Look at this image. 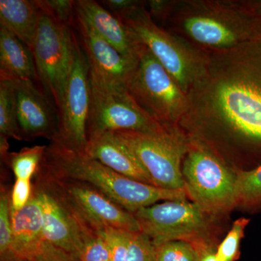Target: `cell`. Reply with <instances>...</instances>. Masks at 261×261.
<instances>
[{
    "instance_id": "d4e9b609",
    "label": "cell",
    "mask_w": 261,
    "mask_h": 261,
    "mask_svg": "<svg viewBox=\"0 0 261 261\" xmlns=\"http://www.w3.org/2000/svg\"><path fill=\"white\" fill-rule=\"evenodd\" d=\"M250 222L246 218H240L233 223L224 240L217 246L216 255L219 261H235L240 254V245L245 228Z\"/></svg>"
},
{
    "instance_id": "f1b7e54d",
    "label": "cell",
    "mask_w": 261,
    "mask_h": 261,
    "mask_svg": "<svg viewBox=\"0 0 261 261\" xmlns=\"http://www.w3.org/2000/svg\"><path fill=\"white\" fill-rule=\"evenodd\" d=\"M77 261H111L107 243L96 230L86 237Z\"/></svg>"
},
{
    "instance_id": "e0dca14e",
    "label": "cell",
    "mask_w": 261,
    "mask_h": 261,
    "mask_svg": "<svg viewBox=\"0 0 261 261\" xmlns=\"http://www.w3.org/2000/svg\"><path fill=\"white\" fill-rule=\"evenodd\" d=\"M84 152L117 173L153 185L135 156L113 132H101L89 135Z\"/></svg>"
},
{
    "instance_id": "8fae6325",
    "label": "cell",
    "mask_w": 261,
    "mask_h": 261,
    "mask_svg": "<svg viewBox=\"0 0 261 261\" xmlns=\"http://www.w3.org/2000/svg\"><path fill=\"white\" fill-rule=\"evenodd\" d=\"M91 105L89 65L80 40L75 36L74 61L58 111V137L63 145L84 151L88 140Z\"/></svg>"
},
{
    "instance_id": "f546056e",
    "label": "cell",
    "mask_w": 261,
    "mask_h": 261,
    "mask_svg": "<svg viewBox=\"0 0 261 261\" xmlns=\"http://www.w3.org/2000/svg\"><path fill=\"white\" fill-rule=\"evenodd\" d=\"M126 261H155L154 244L149 237L141 231L132 233Z\"/></svg>"
},
{
    "instance_id": "7c38bea8",
    "label": "cell",
    "mask_w": 261,
    "mask_h": 261,
    "mask_svg": "<svg viewBox=\"0 0 261 261\" xmlns=\"http://www.w3.org/2000/svg\"><path fill=\"white\" fill-rule=\"evenodd\" d=\"M33 192L41 207L46 241L77 260L86 237L92 228L72 207L47 173Z\"/></svg>"
},
{
    "instance_id": "7a4b0ae2",
    "label": "cell",
    "mask_w": 261,
    "mask_h": 261,
    "mask_svg": "<svg viewBox=\"0 0 261 261\" xmlns=\"http://www.w3.org/2000/svg\"><path fill=\"white\" fill-rule=\"evenodd\" d=\"M43 163L51 176L88 184L132 214L159 201L188 197L185 190H166L123 176L58 140L47 147Z\"/></svg>"
},
{
    "instance_id": "83f0119b",
    "label": "cell",
    "mask_w": 261,
    "mask_h": 261,
    "mask_svg": "<svg viewBox=\"0 0 261 261\" xmlns=\"http://www.w3.org/2000/svg\"><path fill=\"white\" fill-rule=\"evenodd\" d=\"M39 8L45 10L59 23L70 27L75 25V1L71 0H37Z\"/></svg>"
},
{
    "instance_id": "ba28073f",
    "label": "cell",
    "mask_w": 261,
    "mask_h": 261,
    "mask_svg": "<svg viewBox=\"0 0 261 261\" xmlns=\"http://www.w3.org/2000/svg\"><path fill=\"white\" fill-rule=\"evenodd\" d=\"M141 232L159 244L183 240L192 244L212 240L215 219L192 201L166 200L135 212Z\"/></svg>"
},
{
    "instance_id": "52a82bcc",
    "label": "cell",
    "mask_w": 261,
    "mask_h": 261,
    "mask_svg": "<svg viewBox=\"0 0 261 261\" xmlns=\"http://www.w3.org/2000/svg\"><path fill=\"white\" fill-rule=\"evenodd\" d=\"M40 9L32 50L42 89L61 103L74 61L75 34L45 10Z\"/></svg>"
},
{
    "instance_id": "9c48e42d",
    "label": "cell",
    "mask_w": 261,
    "mask_h": 261,
    "mask_svg": "<svg viewBox=\"0 0 261 261\" xmlns=\"http://www.w3.org/2000/svg\"><path fill=\"white\" fill-rule=\"evenodd\" d=\"M91 105L88 136L119 130L154 132L161 126L139 107L126 87L111 85L91 78Z\"/></svg>"
},
{
    "instance_id": "44dd1931",
    "label": "cell",
    "mask_w": 261,
    "mask_h": 261,
    "mask_svg": "<svg viewBox=\"0 0 261 261\" xmlns=\"http://www.w3.org/2000/svg\"><path fill=\"white\" fill-rule=\"evenodd\" d=\"M0 136L23 139L18 124L15 89L10 81L0 80Z\"/></svg>"
},
{
    "instance_id": "9a60e30c",
    "label": "cell",
    "mask_w": 261,
    "mask_h": 261,
    "mask_svg": "<svg viewBox=\"0 0 261 261\" xmlns=\"http://www.w3.org/2000/svg\"><path fill=\"white\" fill-rule=\"evenodd\" d=\"M11 82V81H10ZM17 113L23 138L58 137V111H55L47 94L37 82L14 81Z\"/></svg>"
},
{
    "instance_id": "3957f363",
    "label": "cell",
    "mask_w": 261,
    "mask_h": 261,
    "mask_svg": "<svg viewBox=\"0 0 261 261\" xmlns=\"http://www.w3.org/2000/svg\"><path fill=\"white\" fill-rule=\"evenodd\" d=\"M182 176L189 198L207 214L218 219L238 206L237 173L202 141L190 140Z\"/></svg>"
},
{
    "instance_id": "7402d4cb",
    "label": "cell",
    "mask_w": 261,
    "mask_h": 261,
    "mask_svg": "<svg viewBox=\"0 0 261 261\" xmlns=\"http://www.w3.org/2000/svg\"><path fill=\"white\" fill-rule=\"evenodd\" d=\"M47 148L46 146L36 145L10 153L6 162L10 163L15 178L32 179L44 161Z\"/></svg>"
},
{
    "instance_id": "30bf717a",
    "label": "cell",
    "mask_w": 261,
    "mask_h": 261,
    "mask_svg": "<svg viewBox=\"0 0 261 261\" xmlns=\"http://www.w3.org/2000/svg\"><path fill=\"white\" fill-rule=\"evenodd\" d=\"M182 15V27L195 42L216 49L250 40V27L236 5L195 3Z\"/></svg>"
},
{
    "instance_id": "6da1fadb",
    "label": "cell",
    "mask_w": 261,
    "mask_h": 261,
    "mask_svg": "<svg viewBox=\"0 0 261 261\" xmlns=\"http://www.w3.org/2000/svg\"><path fill=\"white\" fill-rule=\"evenodd\" d=\"M251 41L207 56L203 74L187 93L181 121L261 142V65Z\"/></svg>"
},
{
    "instance_id": "5b68a950",
    "label": "cell",
    "mask_w": 261,
    "mask_h": 261,
    "mask_svg": "<svg viewBox=\"0 0 261 261\" xmlns=\"http://www.w3.org/2000/svg\"><path fill=\"white\" fill-rule=\"evenodd\" d=\"M126 87L139 107L161 126H174L186 113L187 94L143 44Z\"/></svg>"
},
{
    "instance_id": "277c9868",
    "label": "cell",
    "mask_w": 261,
    "mask_h": 261,
    "mask_svg": "<svg viewBox=\"0 0 261 261\" xmlns=\"http://www.w3.org/2000/svg\"><path fill=\"white\" fill-rule=\"evenodd\" d=\"M113 133L135 156L154 186L185 190L182 163L190 140L177 128L167 126L154 132L119 130Z\"/></svg>"
},
{
    "instance_id": "d6986e66",
    "label": "cell",
    "mask_w": 261,
    "mask_h": 261,
    "mask_svg": "<svg viewBox=\"0 0 261 261\" xmlns=\"http://www.w3.org/2000/svg\"><path fill=\"white\" fill-rule=\"evenodd\" d=\"M0 80L39 82L32 49L3 27H0Z\"/></svg>"
},
{
    "instance_id": "cb8c5ba5",
    "label": "cell",
    "mask_w": 261,
    "mask_h": 261,
    "mask_svg": "<svg viewBox=\"0 0 261 261\" xmlns=\"http://www.w3.org/2000/svg\"><path fill=\"white\" fill-rule=\"evenodd\" d=\"M155 261H200L195 245L183 240H173L154 245Z\"/></svg>"
},
{
    "instance_id": "d6a6232c",
    "label": "cell",
    "mask_w": 261,
    "mask_h": 261,
    "mask_svg": "<svg viewBox=\"0 0 261 261\" xmlns=\"http://www.w3.org/2000/svg\"><path fill=\"white\" fill-rule=\"evenodd\" d=\"M100 4L120 20L126 18L142 6V3L132 0H104L100 1Z\"/></svg>"
},
{
    "instance_id": "4dcf8cb0",
    "label": "cell",
    "mask_w": 261,
    "mask_h": 261,
    "mask_svg": "<svg viewBox=\"0 0 261 261\" xmlns=\"http://www.w3.org/2000/svg\"><path fill=\"white\" fill-rule=\"evenodd\" d=\"M3 261H77L61 249L46 242L35 253L23 257H13Z\"/></svg>"
},
{
    "instance_id": "ac0fdd59",
    "label": "cell",
    "mask_w": 261,
    "mask_h": 261,
    "mask_svg": "<svg viewBox=\"0 0 261 261\" xmlns=\"http://www.w3.org/2000/svg\"><path fill=\"white\" fill-rule=\"evenodd\" d=\"M11 247L9 255L1 261L13 257L29 256L46 243L42 207L33 192L32 198L21 210L11 209Z\"/></svg>"
},
{
    "instance_id": "8992f818",
    "label": "cell",
    "mask_w": 261,
    "mask_h": 261,
    "mask_svg": "<svg viewBox=\"0 0 261 261\" xmlns=\"http://www.w3.org/2000/svg\"><path fill=\"white\" fill-rule=\"evenodd\" d=\"M121 20L135 39L151 51L187 94L203 74L207 56H202L156 25L143 6Z\"/></svg>"
},
{
    "instance_id": "484cf974",
    "label": "cell",
    "mask_w": 261,
    "mask_h": 261,
    "mask_svg": "<svg viewBox=\"0 0 261 261\" xmlns=\"http://www.w3.org/2000/svg\"><path fill=\"white\" fill-rule=\"evenodd\" d=\"M107 243L111 261H126L132 231L110 227L97 230Z\"/></svg>"
},
{
    "instance_id": "2e32d148",
    "label": "cell",
    "mask_w": 261,
    "mask_h": 261,
    "mask_svg": "<svg viewBox=\"0 0 261 261\" xmlns=\"http://www.w3.org/2000/svg\"><path fill=\"white\" fill-rule=\"evenodd\" d=\"M75 7L77 15L85 20L98 35L123 56L138 61L142 44L121 20L93 0L75 1Z\"/></svg>"
},
{
    "instance_id": "4fadbf2b",
    "label": "cell",
    "mask_w": 261,
    "mask_h": 261,
    "mask_svg": "<svg viewBox=\"0 0 261 261\" xmlns=\"http://www.w3.org/2000/svg\"><path fill=\"white\" fill-rule=\"evenodd\" d=\"M66 200L92 228L110 227L138 232V221L97 189L84 182L56 178L46 171Z\"/></svg>"
},
{
    "instance_id": "ffe728a7",
    "label": "cell",
    "mask_w": 261,
    "mask_h": 261,
    "mask_svg": "<svg viewBox=\"0 0 261 261\" xmlns=\"http://www.w3.org/2000/svg\"><path fill=\"white\" fill-rule=\"evenodd\" d=\"M39 5L30 0H1L0 24L32 48L39 23Z\"/></svg>"
},
{
    "instance_id": "4316f807",
    "label": "cell",
    "mask_w": 261,
    "mask_h": 261,
    "mask_svg": "<svg viewBox=\"0 0 261 261\" xmlns=\"http://www.w3.org/2000/svg\"><path fill=\"white\" fill-rule=\"evenodd\" d=\"M12 216L10 192L2 187L0 195V257L1 260L8 256L11 247Z\"/></svg>"
},
{
    "instance_id": "603a6c76",
    "label": "cell",
    "mask_w": 261,
    "mask_h": 261,
    "mask_svg": "<svg viewBox=\"0 0 261 261\" xmlns=\"http://www.w3.org/2000/svg\"><path fill=\"white\" fill-rule=\"evenodd\" d=\"M238 206L254 207L261 205V165L249 171L237 172Z\"/></svg>"
},
{
    "instance_id": "5bb4252c",
    "label": "cell",
    "mask_w": 261,
    "mask_h": 261,
    "mask_svg": "<svg viewBox=\"0 0 261 261\" xmlns=\"http://www.w3.org/2000/svg\"><path fill=\"white\" fill-rule=\"evenodd\" d=\"M75 27L80 32V44L88 61L91 78L126 87L138 61L121 54L78 15Z\"/></svg>"
},
{
    "instance_id": "836d02e7",
    "label": "cell",
    "mask_w": 261,
    "mask_h": 261,
    "mask_svg": "<svg viewBox=\"0 0 261 261\" xmlns=\"http://www.w3.org/2000/svg\"><path fill=\"white\" fill-rule=\"evenodd\" d=\"M200 255V261H219L214 240L193 244Z\"/></svg>"
},
{
    "instance_id": "1f68e13d",
    "label": "cell",
    "mask_w": 261,
    "mask_h": 261,
    "mask_svg": "<svg viewBox=\"0 0 261 261\" xmlns=\"http://www.w3.org/2000/svg\"><path fill=\"white\" fill-rule=\"evenodd\" d=\"M31 180L16 178L12 191L10 192V203L13 211H19L28 204L33 195Z\"/></svg>"
}]
</instances>
